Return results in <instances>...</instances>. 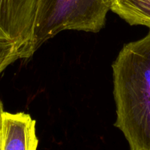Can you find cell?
<instances>
[{
	"label": "cell",
	"instance_id": "obj_1",
	"mask_svg": "<svg viewBox=\"0 0 150 150\" xmlns=\"http://www.w3.org/2000/svg\"><path fill=\"white\" fill-rule=\"evenodd\" d=\"M114 126L130 150H150V30L125 44L112 64Z\"/></svg>",
	"mask_w": 150,
	"mask_h": 150
},
{
	"label": "cell",
	"instance_id": "obj_2",
	"mask_svg": "<svg viewBox=\"0 0 150 150\" xmlns=\"http://www.w3.org/2000/svg\"><path fill=\"white\" fill-rule=\"evenodd\" d=\"M111 0H38L31 54L64 30L100 32Z\"/></svg>",
	"mask_w": 150,
	"mask_h": 150
},
{
	"label": "cell",
	"instance_id": "obj_3",
	"mask_svg": "<svg viewBox=\"0 0 150 150\" xmlns=\"http://www.w3.org/2000/svg\"><path fill=\"white\" fill-rule=\"evenodd\" d=\"M31 0H0V41L16 46L21 59H29L36 13Z\"/></svg>",
	"mask_w": 150,
	"mask_h": 150
},
{
	"label": "cell",
	"instance_id": "obj_4",
	"mask_svg": "<svg viewBox=\"0 0 150 150\" xmlns=\"http://www.w3.org/2000/svg\"><path fill=\"white\" fill-rule=\"evenodd\" d=\"M36 121L25 113L4 111L1 122V150H37Z\"/></svg>",
	"mask_w": 150,
	"mask_h": 150
},
{
	"label": "cell",
	"instance_id": "obj_5",
	"mask_svg": "<svg viewBox=\"0 0 150 150\" xmlns=\"http://www.w3.org/2000/svg\"><path fill=\"white\" fill-rule=\"evenodd\" d=\"M111 10L130 25L150 29V0H111Z\"/></svg>",
	"mask_w": 150,
	"mask_h": 150
},
{
	"label": "cell",
	"instance_id": "obj_6",
	"mask_svg": "<svg viewBox=\"0 0 150 150\" xmlns=\"http://www.w3.org/2000/svg\"><path fill=\"white\" fill-rule=\"evenodd\" d=\"M21 59L19 50L13 44L0 41V74L10 64Z\"/></svg>",
	"mask_w": 150,
	"mask_h": 150
},
{
	"label": "cell",
	"instance_id": "obj_7",
	"mask_svg": "<svg viewBox=\"0 0 150 150\" xmlns=\"http://www.w3.org/2000/svg\"><path fill=\"white\" fill-rule=\"evenodd\" d=\"M4 113L3 109V104L0 100V150H1V122H2V115Z\"/></svg>",
	"mask_w": 150,
	"mask_h": 150
},
{
	"label": "cell",
	"instance_id": "obj_8",
	"mask_svg": "<svg viewBox=\"0 0 150 150\" xmlns=\"http://www.w3.org/2000/svg\"><path fill=\"white\" fill-rule=\"evenodd\" d=\"M35 1H38V0H35Z\"/></svg>",
	"mask_w": 150,
	"mask_h": 150
}]
</instances>
